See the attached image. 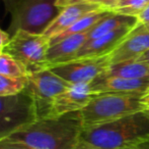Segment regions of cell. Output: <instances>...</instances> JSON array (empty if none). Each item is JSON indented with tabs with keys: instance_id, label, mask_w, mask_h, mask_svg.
<instances>
[{
	"instance_id": "1",
	"label": "cell",
	"mask_w": 149,
	"mask_h": 149,
	"mask_svg": "<svg viewBox=\"0 0 149 149\" xmlns=\"http://www.w3.org/2000/svg\"><path fill=\"white\" fill-rule=\"evenodd\" d=\"M83 130L80 112L38 119L8 138L33 149H74Z\"/></svg>"
},
{
	"instance_id": "2",
	"label": "cell",
	"mask_w": 149,
	"mask_h": 149,
	"mask_svg": "<svg viewBox=\"0 0 149 149\" xmlns=\"http://www.w3.org/2000/svg\"><path fill=\"white\" fill-rule=\"evenodd\" d=\"M149 139V112L83 129L77 145L88 149H126Z\"/></svg>"
},
{
	"instance_id": "3",
	"label": "cell",
	"mask_w": 149,
	"mask_h": 149,
	"mask_svg": "<svg viewBox=\"0 0 149 149\" xmlns=\"http://www.w3.org/2000/svg\"><path fill=\"white\" fill-rule=\"evenodd\" d=\"M142 95L121 93H102L80 110L83 129L104 125L134 113L146 112Z\"/></svg>"
},
{
	"instance_id": "4",
	"label": "cell",
	"mask_w": 149,
	"mask_h": 149,
	"mask_svg": "<svg viewBox=\"0 0 149 149\" xmlns=\"http://www.w3.org/2000/svg\"><path fill=\"white\" fill-rule=\"evenodd\" d=\"M57 0H4L11 22L8 32L24 30L43 34L61 8L56 5Z\"/></svg>"
},
{
	"instance_id": "5",
	"label": "cell",
	"mask_w": 149,
	"mask_h": 149,
	"mask_svg": "<svg viewBox=\"0 0 149 149\" xmlns=\"http://www.w3.org/2000/svg\"><path fill=\"white\" fill-rule=\"evenodd\" d=\"M50 38L44 34L19 30L11 35L3 52L22 62L29 74L49 68L47 54Z\"/></svg>"
},
{
	"instance_id": "6",
	"label": "cell",
	"mask_w": 149,
	"mask_h": 149,
	"mask_svg": "<svg viewBox=\"0 0 149 149\" xmlns=\"http://www.w3.org/2000/svg\"><path fill=\"white\" fill-rule=\"evenodd\" d=\"M39 119L37 106L29 94L0 96V140L8 138Z\"/></svg>"
},
{
	"instance_id": "7",
	"label": "cell",
	"mask_w": 149,
	"mask_h": 149,
	"mask_svg": "<svg viewBox=\"0 0 149 149\" xmlns=\"http://www.w3.org/2000/svg\"><path fill=\"white\" fill-rule=\"evenodd\" d=\"M72 87V84L50 68L30 74L26 77V86L24 93L33 99L37 106L38 117H47L49 107L54 98Z\"/></svg>"
},
{
	"instance_id": "8",
	"label": "cell",
	"mask_w": 149,
	"mask_h": 149,
	"mask_svg": "<svg viewBox=\"0 0 149 149\" xmlns=\"http://www.w3.org/2000/svg\"><path fill=\"white\" fill-rule=\"evenodd\" d=\"M111 66L110 56L84 57L73 59L64 64H56L50 68L55 74L63 78L72 85L89 84L100 77Z\"/></svg>"
},
{
	"instance_id": "9",
	"label": "cell",
	"mask_w": 149,
	"mask_h": 149,
	"mask_svg": "<svg viewBox=\"0 0 149 149\" xmlns=\"http://www.w3.org/2000/svg\"><path fill=\"white\" fill-rule=\"evenodd\" d=\"M149 49V25L139 23L110 54L111 64L139 58Z\"/></svg>"
},
{
	"instance_id": "10",
	"label": "cell",
	"mask_w": 149,
	"mask_h": 149,
	"mask_svg": "<svg viewBox=\"0 0 149 149\" xmlns=\"http://www.w3.org/2000/svg\"><path fill=\"white\" fill-rule=\"evenodd\" d=\"M93 96L89 84L72 85V87L54 98L46 117H57L67 113L80 112L91 101Z\"/></svg>"
},
{
	"instance_id": "11",
	"label": "cell",
	"mask_w": 149,
	"mask_h": 149,
	"mask_svg": "<svg viewBox=\"0 0 149 149\" xmlns=\"http://www.w3.org/2000/svg\"><path fill=\"white\" fill-rule=\"evenodd\" d=\"M89 88L94 95L102 93H121L144 96L149 91V77L144 79H124L100 75L90 82Z\"/></svg>"
},
{
	"instance_id": "12",
	"label": "cell",
	"mask_w": 149,
	"mask_h": 149,
	"mask_svg": "<svg viewBox=\"0 0 149 149\" xmlns=\"http://www.w3.org/2000/svg\"><path fill=\"white\" fill-rule=\"evenodd\" d=\"M100 9H106V8L92 2L73 4V5L63 7L61 8L58 16L54 18L53 22L49 25V27L46 29L43 34L50 39L57 37L58 35L68 30L71 26H73L83 16Z\"/></svg>"
},
{
	"instance_id": "13",
	"label": "cell",
	"mask_w": 149,
	"mask_h": 149,
	"mask_svg": "<svg viewBox=\"0 0 149 149\" xmlns=\"http://www.w3.org/2000/svg\"><path fill=\"white\" fill-rule=\"evenodd\" d=\"M134 27H126L118 31L109 33L102 37L93 40H87L82 47L78 50L73 59L84 57H100V56L110 55L115 49L122 43L126 35ZM72 59V60H73Z\"/></svg>"
},
{
	"instance_id": "14",
	"label": "cell",
	"mask_w": 149,
	"mask_h": 149,
	"mask_svg": "<svg viewBox=\"0 0 149 149\" xmlns=\"http://www.w3.org/2000/svg\"><path fill=\"white\" fill-rule=\"evenodd\" d=\"M87 41V33L76 34L50 43L47 58L49 61V68L53 66L70 61L75 54Z\"/></svg>"
},
{
	"instance_id": "15",
	"label": "cell",
	"mask_w": 149,
	"mask_h": 149,
	"mask_svg": "<svg viewBox=\"0 0 149 149\" xmlns=\"http://www.w3.org/2000/svg\"><path fill=\"white\" fill-rule=\"evenodd\" d=\"M137 24L138 18L136 16H128L111 11L87 33V40L96 39L126 27H135Z\"/></svg>"
},
{
	"instance_id": "16",
	"label": "cell",
	"mask_w": 149,
	"mask_h": 149,
	"mask_svg": "<svg viewBox=\"0 0 149 149\" xmlns=\"http://www.w3.org/2000/svg\"><path fill=\"white\" fill-rule=\"evenodd\" d=\"M102 76L124 79H144L149 77V66L138 59L127 60L111 64Z\"/></svg>"
},
{
	"instance_id": "17",
	"label": "cell",
	"mask_w": 149,
	"mask_h": 149,
	"mask_svg": "<svg viewBox=\"0 0 149 149\" xmlns=\"http://www.w3.org/2000/svg\"><path fill=\"white\" fill-rule=\"evenodd\" d=\"M110 12L111 11L108 9H100V10L91 12V13L83 16L78 22L75 23L73 26H71L68 30L63 32L62 34L58 35L57 37H54V38H52V39H50V43H53V42H56V41H58V40L63 39V38L72 36V35L88 33L100 20H102L104 16H108Z\"/></svg>"
},
{
	"instance_id": "18",
	"label": "cell",
	"mask_w": 149,
	"mask_h": 149,
	"mask_svg": "<svg viewBox=\"0 0 149 149\" xmlns=\"http://www.w3.org/2000/svg\"><path fill=\"white\" fill-rule=\"evenodd\" d=\"M0 75L9 78H26L30 74L22 62L2 52L0 53Z\"/></svg>"
},
{
	"instance_id": "19",
	"label": "cell",
	"mask_w": 149,
	"mask_h": 149,
	"mask_svg": "<svg viewBox=\"0 0 149 149\" xmlns=\"http://www.w3.org/2000/svg\"><path fill=\"white\" fill-rule=\"evenodd\" d=\"M148 3L149 0H117L110 11L137 18L138 14H140L145 9Z\"/></svg>"
},
{
	"instance_id": "20",
	"label": "cell",
	"mask_w": 149,
	"mask_h": 149,
	"mask_svg": "<svg viewBox=\"0 0 149 149\" xmlns=\"http://www.w3.org/2000/svg\"><path fill=\"white\" fill-rule=\"evenodd\" d=\"M26 86V78H9L0 75V96H14L22 93Z\"/></svg>"
},
{
	"instance_id": "21",
	"label": "cell",
	"mask_w": 149,
	"mask_h": 149,
	"mask_svg": "<svg viewBox=\"0 0 149 149\" xmlns=\"http://www.w3.org/2000/svg\"><path fill=\"white\" fill-rule=\"evenodd\" d=\"M0 149H33L22 142L12 140L10 138H4L0 140Z\"/></svg>"
},
{
	"instance_id": "22",
	"label": "cell",
	"mask_w": 149,
	"mask_h": 149,
	"mask_svg": "<svg viewBox=\"0 0 149 149\" xmlns=\"http://www.w3.org/2000/svg\"><path fill=\"white\" fill-rule=\"evenodd\" d=\"M10 38H11V36L9 35V33L5 32V31H3L0 28V53H2L4 51L6 45L9 42Z\"/></svg>"
},
{
	"instance_id": "23",
	"label": "cell",
	"mask_w": 149,
	"mask_h": 149,
	"mask_svg": "<svg viewBox=\"0 0 149 149\" xmlns=\"http://www.w3.org/2000/svg\"><path fill=\"white\" fill-rule=\"evenodd\" d=\"M91 1L92 0H57L56 5L59 8H63L69 5H73V4L85 3V2H91Z\"/></svg>"
},
{
	"instance_id": "24",
	"label": "cell",
	"mask_w": 149,
	"mask_h": 149,
	"mask_svg": "<svg viewBox=\"0 0 149 149\" xmlns=\"http://www.w3.org/2000/svg\"><path fill=\"white\" fill-rule=\"evenodd\" d=\"M91 2L98 4V5H100L102 7L106 8L108 10H111L113 6L115 5V3L117 2V0H92Z\"/></svg>"
},
{
	"instance_id": "25",
	"label": "cell",
	"mask_w": 149,
	"mask_h": 149,
	"mask_svg": "<svg viewBox=\"0 0 149 149\" xmlns=\"http://www.w3.org/2000/svg\"><path fill=\"white\" fill-rule=\"evenodd\" d=\"M137 18H138V22L139 23L149 25V3H148V5L145 7V9H144L140 14H138Z\"/></svg>"
},
{
	"instance_id": "26",
	"label": "cell",
	"mask_w": 149,
	"mask_h": 149,
	"mask_svg": "<svg viewBox=\"0 0 149 149\" xmlns=\"http://www.w3.org/2000/svg\"><path fill=\"white\" fill-rule=\"evenodd\" d=\"M126 149H149V139L145 140V141H142L140 143L136 144V145L132 146V147L126 148Z\"/></svg>"
},
{
	"instance_id": "27",
	"label": "cell",
	"mask_w": 149,
	"mask_h": 149,
	"mask_svg": "<svg viewBox=\"0 0 149 149\" xmlns=\"http://www.w3.org/2000/svg\"><path fill=\"white\" fill-rule=\"evenodd\" d=\"M137 59L140 60V61L145 62V64H147L148 66H149V49L146 52H144V53L142 54V55L140 56L139 58H137Z\"/></svg>"
},
{
	"instance_id": "28",
	"label": "cell",
	"mask_w": 149,
	"mask_h": 149,
	"mask_svg": "<svg viewBox=\"0 0 149 149\" xmlns=\"http://www.w3.org/2000/svg\"><path fill=\"white\" fill-rule=\"evenodd\" d=\"M142 100H143L144 104L146 105V108H147V110L149 112V91L142 97Z\"/></svg>"
},
{
	"instance_id": "29",
	"label": "cell",
	"mask_w": 149,
	"mask_h": 149,
	"mask_svg": "<svg viewBox=\"0 0 149 149\" xmlns=\"http://www.w3.org/2000/svg\"><path fill=\"white\" fill-rule=\"evenodd\" d=\"M74 149H88V148H85V147H82V146L76 145V147H75Z\"/></svg>"
}]
</instances>
